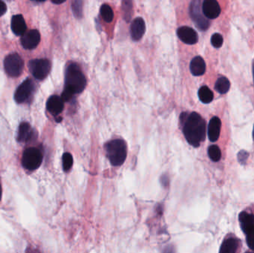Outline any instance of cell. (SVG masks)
Instances as JSON below:
<instances>
[{
  "mask_svg": "<svg viewBox=\"0 0 254 253\" xmlns=\"http://www.w3.org/2000/svg\"><path fill=\"white\" fill-rule=\"evenodd\" d=\"M107 157L115 167L121 166L127 156V147L123 140L116 139L110 141L106 145Z\"/></svg>",
  "mask_w": 254,
  "mask_h": 253,
  "instance_id": "cell-3",
  "label": "cell"
},
{
  "mask_svg": "<svg viewBox=\"0 0 254 253\" xmlns=\"http://www.w3.org/2000/svg\"><path fill=\"white\" fill-rule=\"evenodd\" d=\"M47 109L53 115H58L64 108V101L59 96H51L47 101Z\"/></svg>",
  "mask_w": 254,
  "mask_h": 253,
  "instance_id": "cell-13",
  "label": "cell"
},
{
  "mask_svg": "<svg viewBox=\"0 0 254 253\" xmlns=\"http://www.w3.org/2000/svg\"><path fill=\"white\" fill-rule=\"evenodd\" d=\"M11 28L16 35L22 36L26 31V24L22 15H15L11 20Z\"/></svg>",
  "mask_w": 254,
  "mask_h": 253,
  "instance_id": "cell-16",
  "label": "cell"
},
{
  "mask_svg": "<svg viewBox=\"0 0 254 253\" xmlns=\"http://www.w3.org/2000/svg\"><path fill=\"white\" fill-rule=\"evenodd\" d=\"M178 37L182 42L188 45H193L198 42V34L193 28L187 26L181 27L178 29Z\"/></svg>",
  "mask_w": 254,
  "mask_h": 253,
  "instance_id": "cell-11",
  "label": "cell"
},
{
  "mask_svg": "<svg viewBox=\"0 0 254 253\" xmlns=\"http://www.w3.org/2000/svg\"><path fill=\"white\" fill-rule=\"evenodd\" d=\"M247 244L250 249L254 251V232L247 235Z\"/></svg>",
  "mask_w": 254,
  "mask_h": 253,
  "instance_id": "cell-28",
  "label": "cell"
},
{
  "mask_svg": "<svg viewBox=\"0 0 254 253\" xmlns=\"http://www.w3.org/2000/svg\"><path fill=\"white\" fill-rule=\"evenodd\" d=\"M34 91V83L31 79H26L17 88L14 99L18 104H22L28 99Z\"/></svg>",
  "mask_w": 254,
  "mask_h": 253,
  "instance_id": "cell-7",
  "label": "cell"
},
{
  "mask_svg": "<svg viewBox=\"0 0 254 253\" xmlns=\"http://www.w3.org/2000/svg\"><path fill=\"white\" fill-rule=\"evenodd\" d=\"M201 0H193L192 2L191 7H190V13H191L192 18L196 23V25L200 29L205 30L208 28V24L205 17L200 14L202 10V6L201 7Z\"/></svg>",
  "mask_w": 254,
  "mask_h": 253,
  "instance_id": "cell-8",
  "label": "cell"
},
{
  "mask_svg": "<svg viewBox=\"0 0 254 253\" xmlns=\"http://www.w3.org/2000/svg\"><path fill=\"white\" fill-rule=\"evenodd\" d=\"M240 154H242V156H239V160L240 162L244 163L247 160V158L248 157V154L245 151H240Z\"/></svg>",
  "mask_w": 254,
  "mask_h": 253,
  "instance_id": "cell-30",
  "label": "cell"
},
{
  "mask_svg": "<svg viewBox=\"0 0 254 253\" xmlns=\"http://www.w3.org/2000/svg\"><path fill=\"white\" fill-rule=\"evenodd\" d=\"M221 123L220 119L217 117H214L209 121V125H208V138L211 142H216L219 139V135H220L221 131Z\"/></svg>",
  "mask_w": 254,
  "mask_h": 253,
  "instance_id": "cell-15",
  "label": "cell"
},
{
  "mask_svg": "<svg viewBox=\"0 0 254 253\" xmlns=\"http://www.w3.org/2000/svg\"><path fill=\"white\" fill-rule=\"evenodd\" d=\"M100 14L103 21L107 22H111L114 18V13L111 7L107 4L102 5L100 8Z\"/></svg>",
  "mask_w": 254,
  "mask_h": 253,
  "instance_id": "cell-22",
  "label": "cell"
},
{
  "mask_svg": "<svg viewBox=\"0 0 254 253\" xmlns=\"http://www.w3.org/2000/svg\"><path fill=\"white\" fill-rule=\"evenodd\" d=\"M4 66L7 74L11 77H18L23 69L24 63L22 58L17 53L9 54L5 57Z\"/></svg>",
  "mask_w": 254,
  "mask_h": 253,
  "instance_id": "cell-4",
  "label": "cell"
},
{
  "mask_svg": "<svg viewBox=\"0 0 254 253\" xmlns=\"http://www.w3.org/2000/svg\"><path fill=\"white\" fill-rule=\"evenodd\" d=\"M208 155H209V158L214 162L220 161L221 157H222L220 148L217 146H210L208 148Z\"/></svg>",
  "mask_w": 254,
  "mask_h": 253,
  "instance_id": "cell-23",
  "label": "cell"
},
{
  "mask_svg": "<svg viewBox=\"0 0 254 253\" xmlns=\"http://www.w3.org/2000/svg\"><path fill=\"white\" fill-rule=\"evenodd\" d=\"M40 41V34L37 30L25 31L22 35L21 42L25 49L32 50L38 45Z\"/></svg>",
  "mask_w": 254,
  "mask_h": 253,
  "instance_id": "cell-9",
  "label": "cell"
},
{
  "mask_svg": "<svg viewBox=\"0 0 254 253\" xmlns=\"http://www.w3.org/2000/svg\"><path fill=\"white\" fill-rule=\"evenodd\" d=\"M73 165V158L70 153H65L63 155V168L65 171H69L71 169Z\"/></svg>",
  "mask_w": 254,
  "mask_h": 253,
  "instance_id": "cell-24",
  "label": "cell"
},
{
  "mask_svg": "<svg viewBox=\"0 0 254 253\" xmlns=\"http://www.w3.org/2000/svg\"><path fill=\"white\" fill-rule=\"evenodd\" d=\"M123 11H124L125 14L127 16V18H128V21L130 20V17H129L128 14H131L132 11V2L131 0H123Z\"/></svg>",
  "mask_w": 254,
  "mask_h": 253,
  "instance_id": "cell-27",
  "label": "cell"
},
{
  "mask_svg": "<svg viewBox=\"0 0 254 253\" xmlns=\"http://www.w3.org/2000/svg\"><path fill=\"white\" fill-rule=\"evenodd\" d=\"M239 222L244 232L248 235L254 232V215L242 211L239 215Z\"/></svg>",
  "mask_w": 254,
  "mask_h": 253,
  "instance_id": "cell-14",
  "label": "cell"
},
{
  "mask_svg": "<svg viewBox=\"0 0 254 253\" xmlns=\"http://www.w3.org/2000/svg\"><path fill=\"white\" fill-rule=\"evenodd\" d=\"M211 43L215 48H220L223 44V37L219 34H213L211 37Z\"/></svg>",
  "mask_w": 254,
  "mask_h": 253,
  "instance_id": "cell-25",
  "label": "cell"
},
{
  "mask_svg": "<svg viewBox=\"0 0 254 253\" xmlns=\"http://www.w3.org/2000/svg\"><path fill=\"white\" fill-rule=\"evenodd\" d=\"M189 68L193 75H203L206 70V64H205L203 58L201 57H196L192 60Z\"/></svg>",
  "mask_w": 254,
  "mask_h": 253,
  "instance_id": "cell-17",
  "label": "cell"
},
{
  "mask_svg": "<svg viewBox=\"0 0 254 253\" xmlns=\"http://www.w3.org/2000/svg\"><path fill=\"white\" fill-rule=\"evenodd\" d=\"M31 126L28 123H22L19 127L17 141L19 142H24L28 141L31 138Z\"/></svg>",
  "mask_w": 254,
  "mask_h": 253,
  "instance_id": "cell-18",
  "label": "cell"
},
{
  "mask_svg": "<svg viewBox=\"0 0 254 253\" xmlns=\"http://www.w3.org/2000/svg\"><path fill=\"white\" fill-rule=\"evenodd\" d=\"M231 84L226 77H220L216 81L215 88L220 94H225L229 91Z\"/></svg>",
  "mask_w": 254,
  "mask_h": 253,
  "instance_id": "cell-21",
  "label": "cell"
},
{
  "mask_svg": "<svg viewBox=\"0 0 254 253\" xmlns=\"http://www.w3.org/2000/svg\"><path fill=\"white\" fill-rule=\"evenodd\" d=\"M202 11L207 18H217L221 13V8L216 0H204L202 3Z\"/></svg>",
  "mask_w": 254,
  "mask_h": 253,
  "instance_id": "cell-10",
  "label": "cell"
},
{
  "mask_svg": "<svg viewBox=\"0 0 254 253\" xmlns=\"http://www.w3.org/2000/svg\"><path fill=\"white\" fill-rule=\"evenodd\" d=\"M87 84L86 77L77 64H71L66 73V85L62 94L63 101H69L73 95L79 94L84 90Z\"/></svg>",
  "mask_w": 254,
  "mask_h": 253,
  "instance_id": "cell-2",
  "label": "cell"
},
{
  "mask_svg": "<svg viewBox=\"0 0 254 253\" xmlns=\"http://www.w3.org/2000/svg\"><path fill=\"white\" fill-rule=\"evenodd\" d=\"M238 248V241L235 238H229L224 241L221 247V253H234Z\"/></svg>",
  "mask_w": 254,
  "mask_h": 253,
  "instance_id": "cell-19",
  "label": "cell"
},
{
  "mask_svg": "<svg viewBox=\"0 0 254 253\" xmlns=\"http://www.w3.org/2000/svg\"><path fill=\"white\" fill-rule=\"evenodd\" d=\"M28 66L32 75L40 81L45 79L51 69V64L46 59L32 60Z\"/></svg>",
  "mask_w": 254,
  "mask_h": 253,
  "instance_id": "cell-6",
  "label": "cell"
},
{
  "mask_svg": "<svg viewBox=\"0 0 254 253\" xmlns=\"http://www.w3.org/2000/svg\"><path fill=\"white\" fill-rule=\"evenodd\" d=\"M180 121L183 132L187 142L194 147H199L206 137V123L196 112L191 114L184 112L181 114Z\"/></svg>",
  "mask_w": 254,
  "mask_h": 253,
  "instance_id": "cell-1",
  "label": "cell"
},
{
  "mask_svg": "<svg viewBox=\"0 0 254 253\" xmlns=\"http://www.w3.org/2000/svg\"><path fill=\"white\" fill-rule=\"evenodd\" d=\"M253 134H254V133H253Z\"/></svg>",
  "mask_w": 254,
  "mask_h": 253,
  "instance_id": "cell-34",
  "label": "cell"
},
{
  "mask_svg": "<svg viewBox=\"0 0 254 253\" xmlns=\"http://www.w3.org/2000/svg\"><path fill=\"white\" fill-rule=\"evenodd\" d=\"M200 101L204 104H209L213 99V93L208 86H202L199 91Z\"/></svg>",
  "mask_w": 254,
  "mask_h": 253,
  "instance_id": "cell-20",
  "label": "cell"
},
{
  "mask_svg": "<svg viewBox=\"0 0 254 253\" xmlns=\"http://www.w3.org/2000/svg\"><path fill=\"white\" fill-rule=\"evenodd\" d=\"M72 8L76 17H81L82 12H83L82 11V10H83V3H82L81 0H75L73 2Z\"/></svg>",
  "mask_w": 254,
  "mask_h": 253,
  "instance_id": "cell-26",
  "label": "cell"
},
{
  "mask_svg": "<svg viewBox=\"0 0 254 253\" xmlns=\"http://www.w3.org/2000/svg\"><path fill=\"white\" fill-rule=\"evenodd\" d=\"M7 11L6 5L5 2H2L0 0V17H2V15L5 14Z\"/></svg>",
  "mask_w": 254,
  "mask_h": 253,
  "instance_id": "cell-29",
  "label": "cell"
},
{
  "mask_svg": "<svg viewBox=\"0 0 254 253\" xmlns=\"http://www.w3.org/2000/svg\"><path fill=\"white\" fill-rule=\"evenodd\" d=\"M145 30H146V25L143 19L140 17L135 19L132 22L131 28H130V33L133 40L136 41L140 40L144 34Z\"/></svg>",
  "mask_w": 254,
  "mask_h": 253,
  "instance_id": "cell-12",
  "label": "cell"
},
{
  "mask_svg": "<svg viewBox=\"0 0 254 253\" xmlns=\"http://www.w3.org/2000/svg\"><path fill=\"white\" fill-rule=\"evenodd\" d=\"M33 1H37V2H44L46 0H33Z\"/></svg>",
  "mask_w": 254,
  "mask_h": 253,
  "instance_id": "cell-33",
  "label": "cell"
},
{
  "mask_svg": "<svg viewBox=\"0 0 254 253\" xmlns=\"http://www.w3.org/2000/svg\"><path fill=\"white\" fill-rule=\"evenodd\" d=\"M43 154L40 150L36 148H28L24 151L23 155V165L26 169H37L41 165Z\"/></svg>",
  "mask_w": 254,
  "mask_h": 253,
  "instance_id": "cell-5",
  "label": "cell"
},
{
  "mask_svg": "<svg viewBox=\"0 0 254 253\" xmlns=\"http://www.w3.org/2000/svg\"><path fill=\"white\" fill-rule=\"evenodd\" d=\"M1 196H2V188H1V185H0V199H1Z\"/></svg>",
  "mask_w": 254,
  "mask_h": 253,
  "instance_id": "cell-32",
  "label": "cell"
},
{
  "mask_svg": "<svg viewBox=\"0 0 254 253\" xmlns=\"http://www.w3.org/2000/svg\"><path fill=\"white\" fill-rule=\"evenodd\" d=\"M66 1H67V0H51V2H52L53 3L57 4V5L63 3V2H65Z\"/></svg>",
  "mask_w": 254,
  "mask_h": 253,
  "instance_id": "cell-31",
  "label": "cell"
},
{
  "mask_svg": "<svg viewBox=\"0 0 254 253\" xmlns=\"http://www.w3.org/2000/svg\"></svg>",
  "mask_w": 254,
  "mask_h": 253,
  "instance_id": "cell-35",
  "label": "cell"
}]
</instances>
